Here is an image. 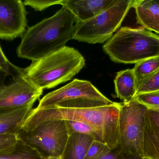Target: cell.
I'll return each instance as SVG.
<instances>
[{
    "mask_svg": "<svg viewBox=\"0 0 159 159\" xmlns=\"http://www.w3.org/2000/svg\"><path fill=\"white\" fill-rule=\"evenodd\" d=\"M110 150L108 146L104 143L94 140L84 159H100Z\"/></svg>",
    "mask_w": 159,
    "mask_h": 159,
    "instance_id": "44dd1931",
    "label": "cell"
},
{
    "mask_svg": "<svg viewBox=\"0 0 159 159\" xmlns=\"http://www.w3.org/2000/svg\"><path fill=\"white\" fill-rule=\"evenodd\" d=\"M159 91V69L143 81L137 89L136 95Z\"/></svg>",
    "mask_w": 159,
    "mask_h": 159,
    "instance_id": "603a6c76",
    "label": "cell"
},
{
    "mask_svg": "<svg viewBox=\"0 0 159 159\" xmlns=\"http://www.w3.org/2000/svg\"><path fill=\"white\" fill-rule=\"evenodd\" d=\"M33 106L0 109V134L19 133Z\"/></svg>",
    "mask_w": 159,
    "mask_h": 159,
    "instance_id": "5bb4252c",
    "label": "cell"
},
{
    "mask_svg": "<svg viewBox=\"0 0 159 159\" xmlns=\"http://www.w3.org/2000/svg\"><path fill=\"white\" fill-rule=\"evenodd\" d=\"M62 0L51 1V0H26L23 2L25 6L31 7L36 11H43L48 7L55 5H61Z\"/></svg>",
    "mask_w": 159,
    "mask_h": 159,
    "instance_id": "cb8c5ba5",
    "label": "cell"
},
{
    "mask_svg": "<svg viewBox=\"0 0 159 159\" xmlns=\"http://www.w3.org/2000/svg\"><path fill=\"white\" fill-rule=\"evenodd\" d=\"M137 22L143 28L159 35V0H134Z\"/></svg>",
    "mask_w": 159,
    "mask_h": 159,
    "instance_id": "4fadbf2b",
    "label": "cell"
},
{
    "mask_svg": "<svg viewBox=\"0 0 159 159\" xmlns=\"http://www.w3.org/2000/svg\"><path fill=\"white\" fill-rule=\"evenodd\" d=\"M0 159H45L35 148L22 139L16 148L8 153H0Z\"/></svg>",
    "mask_w": 159,
    "mask_h": 159,
    "instance_id": "ac0fdd59",
    "label": "cell"
},
{
    "mask_svg": "<svg viewBox=\"0 0 159 159\" xmlns=\"http://www.w3.org/2000/svg\"><path fill=\"white\" fill-rule=\"evenodd\" d=\"M66 126L69 133H78L80 134L90 135L94 138L95 141L103 142L98 134L92 129L85 123L78 121L65 120Z\"/></svg>",
    "mask_w": 159,
    "mask_h": 159,
    "instance_id": "d6986e66",
    "label": "cell"
},
{
    "mask_svg": "<svg viewBox=\"0 0 159 159\" xmlns=\"http://www.w3.org/2000/svg\"><path fill=\"white\" fill-rule=\"evenodd\" d=\"M85 65V58L81 53L66 46L59 51L32 61L22 71L34 86L43 90L55 87L71 80Z\"/></svg>",
    "mask_w": 159,
    "mask_h": 159,
    "instance_id": "3957f363",
    "label": "cell"
},
{
    "mask_svg": "<svg viewBox=\"0 0 159 159\" xmlns=\"http://www.w3.org/2000/svg\"><path fill=\"white\" fill-rule=\"evenodd\" d=\"M27 11L20 0H0V38L22 36L27 26Z\"/></svg>",
    "mask_w": 159,
    "mask_h": 159,
    "instance_id": "30bf717a",
    "label": "cell"
},
{
    "mask_svg": "<svg viewBox=\"0 0 159 159\" xmlns=\"http://www.w3.org/2000/svg\"><path fill=\"white\" fill-rule=\"evenodd\" d=\"M143 158L159 159V110L148 109L143 138Z\"/></svg>",
    "mask_w": 159,
    "mask_h": 159,
    "instance_id": "8fae6325",
    "label": "cell"
},
{
    "mask_svg": "<svg viewBox=\"0 0 159 159\" xmlns=\"http://www.w3.org/2000/svg\"><path fill=\"white\" fill-rule=\"evenodd\" d=\"M121 103L88 108L55 107L33 109L20 133L32 130L43 122L50 120L78 121L91 128L111 150L119 146V118Z\"/></svg>",
    "mask_w": 159,
    "mask_h": 159,
    "instance_id": "6da1fadb",
    "label": "cell"
},
{
    "mask_svg": "<svg viewBox=\"0 0 159 159\" xmlns=\"http://www.w3.org/2000/svg\"><path fill=\"white\" fill-rule=\"evenodd\" d=\"M159 69V57L148 59L135 63L133 70L136 79V89L143 81Z\"/></svg>",
    "mask_w": 159,
    "mask_h": 159,
    "instance_id": "e0dca14e",
    "label": "cell"
},
{
    "mask_svg": "<svg viewBox=\"0 0 159 159\" xmlns=\"http://www.w3.org/2000/svg\"><path fill=\"white\" fill-rule=\"evenodd\" d=\"M8 76L7 74L3 71H0V86L5 84L6 79Z\"/></svg>",
    "mask_w": 159,
    "mask_h": 159,
    "instance_id": "4316f807",
    "label": "cell"
},
{
    "mask_svg": "<svg viewBox=\"0 0 159 159\" xmlns=\"http://www.w3.org/2000/svg\"><path fill=\"white\" fill-rule=\"evenodd\" d=\"M134 99L148 109L159 110V91L137 94Z\"/></svg>",
    "mask_w": 159,
    "mask_h": 159,
    "instance_id": "7402d4cb",
    "label": "cell"
},
{
    "mask_svg": "<svg viewBox=\"0 0 159 159\" xmlns=\"http://www.w3.org/2000/svg\"><path fill=\"white\" fill-rule=\"evenodd\" d=\"M12 79L0 86V109L33 106L43 90L38 88L27 78L22 69L16 67Z\"/></svg>",
    "mask_w": 159,
    "mask_h": 159,
    "instance_id": "9c48e42d",
    "label": "cell"
},
{
    "mask_svg": "<svg viewBox=\"0 0 159 159\" xmlns=\"http://www.w3.org/2000/svg\"><path fill=\"white\" fill-rule=\"evenodd\" d=\"M116 0H62L75 17V22L85 21L95 16L112 4Z\"/></svg>",
    "mask_w": 159,
    "mask_h": 159,
    "instance_id": "7c38bea8",
    "label": "cell"
},
{
    "mask_svg": "<svg viewBox=\"0 0 159 159\" xmlns=\"http://www.w3.org/2000/svg\"><path fill=\"white\" fill-rule=\"evenodd\" d=\"M19 133L20 138L45 159L61 157L70 136L66 122L62 120L46 121L30 131Z\"/></svg>",
    "mask_w": 159,
    "mask_h": 159,
    "instance_id": "ba28073f",
    "label": "cell"
},
{
    "mask_svg": "<svg viewBox=\"0 0 159 159\" xmlns=\"http://www.w3.org/2000/svg\"><path fill=\"white\" fill-rule=\"evenodd\" d=\"M75 17L65 6L50 17L29 27L17 49L19 58L38 60L66 46L73 39Z\"/></svg>",
    "mask_w": 159,
    "mask_h": 159,
    "instance_id": "7a4b0ae2",
    "label": "cell"
},
{
    "mask_svg": "<svg viewBox=\"0 0 159 159\" xmlns=\"http://www.w3.org/2000/svg\"><path fill=\"white\" fill-rule=\"evenodd\" d=\"M148 110L134 99L126 103H121L119 118V147L128 155L143 158V138Z\"/></svg>",
    "mask_w": 159,
    "mask_h": 159,
    "instance_id": "52a82bcc",
    "label": "cell"
},
{
    "mask_svg": "<svg viewBox=\"0 0 159 159\" xmlns=\"http://www.w3.org/2000/svg\"><path fill=\"white\" fill-rule=\"evenodd\" d=\"M100 159H144L136 156H131L124 153L119 146L111 150Z\"/></svg>",
    "mask_w": 159,
    "mask_h": 159,
    "instance_id": "d4e9b609",
    "label": "cell"
},
{
    "mask_svg": "<svg viewBox=\"0 0 159 159\" xmlns=\"http://www.w3.org/2000/svg\"><path fill=\"white\" fill-rule=\"evenodd\" d=\"M94 140L90 135L75 133H71L61 158L84 159Z\"/></svg>",
    "mask_w": 159,
    "mask_h": 159,
    "instance_id": "2e32d148",
    "label": "cell"
},
{
    "mask_svg": "<svg viewBox=\"0 0 159 159\" xmlns=\"http://www.w3.org/2000/svg\"><path fill=\"white\" fill-rule=\"evenodd\" d=\"M46 159H62L61 157H51Z\"/></svg>",
    "mask_w": 159,
    "mask_h": 159,
    "instance_id": "83f0119b",
    "label": "cell"
},
{
    "mask_svg": "<svg viewBox=\"0 0 159 159\" xmlns=\"http://www.w3.org/2000/svg\"><path fill=\"white\" fill-rule=\"evenodd\" d=\"M114 82L116 95L122 103L129 102L134 99L137 89L133 69L122 70L117 73Z\"/></svg>",
    "mask_w": 159,
    "mask_h": 159,
    "instance_id": "9a60e30c",
    "label": "cell"
},
{
    "mask_svg": "<svg viewBox=\"0 0 159 159\" xmlns=\"http://www.w3.org/2000/svg\"><path fill=\"white\" fill-rule=\"evenodd\" d=\"M16 67L9 62L0 46V71L4 72L8 76H12Z\"/></svg>",
    "mask_w": 159,
    "mask_h": 159,
    "instance_id": "484cf974",
    "label": "cell"
},
{
    "mask_svg": "<svg viewBox=\"0 0 159 159\" xmlns=\"http://www.w3.org/2000/svg\"><path fill=\"white\" fill-rule=\"evenodd\" d=\"M134 0H116L92 18L75 22L73 39L90 44L107 41L121 26Z\"/></svg>",
    "mask_w": 159,
    "mask_h": 159,
    "instance_id": "5b68a950",
    "label": "cell"
},
{
    "mask_svg": "<svg viewBox=\"0 0 159 159\" xmlns=\"http://www.w3.org/2000/svg\"><path fill=\"white\" fill-rule=\"evenodd\" d=\"M20 140V133L0 134V153H8L15 150Z\"/></svg>",
    "mask_w": 159,
    "mask_h": 159,
    "instance_id": "ffe728a7",
    "label": "cell"
},
{
    "mask_svg": "<svg viewBox=\"0 0 159 159\" xmlns=\"http://www.w3.org/2000/svg\"><path fill=\"white\" fill-rule=\"evenodd\" d=\"M103 49L114 62L135 64L159 57V35L143 27H123L107 41Z\"/></svg>",
    "mask_w": 159,
    "mask_h": 159,
    "instance_id": "277c9868",
    "label": "cell"
},
{
    "mask_svg": "<svg viewBox=\"0 0 159 159\" xmlns=\"http://www.w3.org/2000/svg\"><path fill=\"white\" fill-rule=\"evenodd\" d=\"M114 102L103 95L90 81L75 79L64 87L44 96L36 107L93 108L109 105Z\"/></svg>",
    "mask_w": 159,
    "mask_h": 159,
    "instance_id": "8992f818",
    "label": "cell"
}]
</instances>
